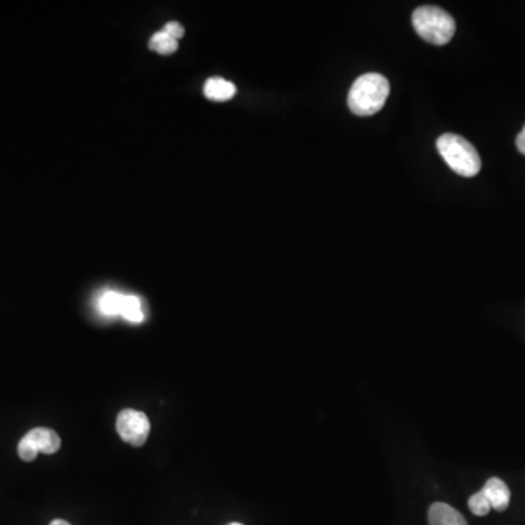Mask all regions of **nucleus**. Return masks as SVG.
<instances>
[{
  "label": "nucleus",
  "instance_id": "3",
  "mask_svg": "<svg viewBox=\"0 0 525 525\" xmlns=\"http://www.w3.org/2000/svg\"><path fill=\"white\" fill-rule=\"evenodd\" d=\"M412 24L417 34L431 45H447L455 34L453 16L438 6L417 8L412 16Z\"/></svg>",
  "mask_w": 525,
  "mask_h": 525
},
{
  "label": "nucleus",
  "instance_id": "15",
  "mask_svg": "<svg viewBox=\"0 0 525 525\" xmlns=\"http://www.w3.org/2000/svg\"><path fill=\"white\" fill-rule=\"evenodd\" d=\"M50 525H72V524H69V522L64 521V520H53V521L50 522Z\"/></svg>",
  "mask_w": 525,
  "mask_h": 525
},
{
  "label": "nucleus",
  "instance_id": "2",
  "mask_svg": "<svg viewBox=\"0 0 525 525\" xmlns=\"http://www.w3.org/2000/svg\"><path fill=\"white\" fill-rule=\"evenodd\" d=\"M438 152L454 173L474 176L480 173L481 160L473 144L464 137L447 133L437 141Z\"/></svg>",
  "mask_w": 525,
  "mask_h": 525
},
{
  "label": "nucleus",
  "instance_id": "10",
  "mask_svg": "<svg viewBox=\"0 0 525 525\" xmlns=\"http://www.w3.org/2000/svg\"><path fill=\"white\" fill-rule=\"evenodd\" d=\"M126 295L117 292H107L101 297L100 309L107 316H116L121 314L123 304H125Z\"/></svg>",
  "mask_w": 525,
  "mask_h": 525
},
{
  "label": "nucleus",
  "instance_id": "5",
  "mask_svg": "<svg viewBox=\"0 0 525 525\" xmlns=\"http://www.w3.org/2000/svg\"><path fill=\"white\" fill-rule=\"evenodd\" d=\"M117 432L130 446L142 447L151 432V422L144 412L126 409L117 416Z\"/></svg>",
  "mask_w": 525,
  "mask_h": 525
},
{
  "label": "nucleus",
  "instance_id": "6",
  "mask_svg": "<svg viewBox=\"0 0 525 525\" xmlns=\"http://www.w3.org/2000/svg\"><path fill=\"white\" fill-rule=\"evenodd\" d=\"M483 494L489 499L492 510L497 513H504L508 510L511 502L510 488L506 486L505 481L499 478H490L483 486Z\"/></svg>",
  "mask_w": 525,
  "mask_h": 525
},
{
  "label": "nucleus",
  "instance_id": "13",
  "mask_svg": "<svg viewBox=\"0 0 525 525\" xmlns=\"http://www.w3.org/2000/svg\"><path fill=\"white\" fill-rule=\"evenodd\" d=\"M162 31H164L165 34H168L169 37L176 38V41L180 40L181 37L185 36V27L178 24V22H176V21H171V22L165 25Z\"/></svg>",
  "mask_w": 525,
  "mask_h": 525
},
{
  "label": "nucleus",
  "instance_id": "12",
  "mask_svg": "<svg viewBox=\"0 0 525 525\" xmlns=\"http://www.w3.org/2000/svg\"><path fill=\"white\" fill-rule=\"evenodd\" d=\"M469 508L474 515L478 517H485L492 510L490 502L486 495L483 494V490H479L478 494L472 495L469 499Z\"/></svg>",
  "mask_w": 525,
  "mask_h": 525
},
{
  "label": "nucleus",
  "instance_id": "4",
  "mask_svg": "<svg viewBox=\"0 0 525 525\" xmlns=\"http://www.w3.org/2000/svg\"><path fill=\"white\" fill-rule=\"evenodd\" d=\"M61 446L62 439L57 432L48 428H36L21 439L18 444V454L24 462L29 463L36 460L38 453H57Z\"/></svg>",
  "mask_w": 525,
  "mask_h": 525
},
{
  "label": "nucleus",
  "instance_id": "16",
  "mask_svg": "<svg viewBox=\"0 0 525 525\" xmlns=\"http://www.w3.org/2000/svg\"><path fill=\"white\" fill-rule=\"evenodd\" d=\"M229 525H242V524H240V522H233V524H229Z\"/></svg>",
  "mask_w": 525,
  "mask_h": 525
},
{
  "label": "nucleus",
  "instance_id": "7",
  "mask_svg": "<svg viewBox=\"0 0 525 525\" xmlns=\"http://www.w3.org/2000/svg\"><path fill=\"white\" fill-rule=\"evenodd\" d=\"M428 520L430 525H467L462 513L444 502H437L431 506Z\"/></svg>",
  "mask_w": 525,
  "mask_h": 525
},
{
  "label": "nucleus",
  "instance_id": "1",
  "mask_svg": "<svg viewBox=\"0 0 525 525\" xmlns=\"http://www.w3.org/2000/svg\"><path fill=\"white\" fill-rule=\"evenodd\" d=\"M390 95V82L380 73H365L353 82L348 96L350 111L373 116L381 111Z\"/></svg>",
  "mask_w": 525,
  "mask_h": 525
},
{
  "label": "nucleus",
  "instance_id": "14",
  "mask_svg": "<svg viewBox=\"0 0 525 525\" xmlns=\"http://www.w3.org/2000/svg\"><path fill=\"white\" fill-rule=\"evenodd\" d=\"M517 148L522 155H525V126L517 136Z\"/></svg>",
  "mask_w": 525,
  "mask_h": 525
},
{
  "label": "nucleus",
  "instance_id": "8",
  "mask_svg": "<svg viewBox=\"0 0 525 525\" xmlns=\"http://www.w3.org/2000/svg\"><path fill=\"white\" fill-rule=\"evenodd\" d=\"M203 91L209 100L213 101H228L237 94L235 85L229 80L222 79V78H210L206 80Z\"/></svg>",
  "mask_w": 525,
  "mask_h": 525
},
{
  "label": "nucleus",
  "instance_id": "11",
  "mask_svg": "<svg viewBox=\"0 0 525 525\" xmlns=\"http://www.w3.org/2000/svg\"><path fill=\"white\" fill-rule=\"evenodd\" d=\"M121 316L127 318L128 321H132V323H141L144 320L141 299L136 297H126L123 309H121Z\"/></svg>",
  "mask_w": 525,
  "mask_h": 525
},
{
  "label": "nucleus",
  "instance_id": "9",
  "mask_svg": "<svg viewBox=\"0 0 525 525\" xmlns=\"http://www.w3.org/2000/svg\"><path fill=\"white\" fill-rule=\"evenodd\" d=\"M149 47L160 54H171L178 48V41L168 34H165L164 31H158L149 40Z\"/></svg>",
  "mask_w": 525,
  "mask_h": 525
}]
</instances>
